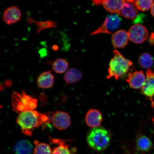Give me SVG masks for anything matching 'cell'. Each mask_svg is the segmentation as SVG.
<instances>
[{"instance_id":"1","label":"cell","mask_w":154,"mask_h":154,"mask_svg":"<svg viewBox=\"0 0 154 154\" xmlns=\"http://www.w3.org/2000/svg\"><path fill=\"white\" fill-rule=\"evenodd\" d=\"M50 115L40 113L35 110L23 112L17 117V123L24 134L31 136L34 128L51 121L52 117H50Z\"/></svg>"},{"instance_id":"2","label":"cell","mask_w":154,"mask_h":154,"mask_svg":"<svg viewBox=\"0 0 154 154\" xmlns=\"http://www.w3.org/2000/svg\"><path fill=\"white\" fill-rule=\"evenodd\" d=\"M111 138L110 132L103 127L92 128L86 136L88 145L97 152L103 151L109 147Z\"/></svg>"},{"instance_id":"3","label":"cell","mask_w":154,"mask_h":154,"mask_svg":"<svg viewBox=\"0 0 154 154\" xmlns=\"http://www.w3.org/2000/svg\"><path fill=\"white\" fill-rule=\"evenodd\" d=\"M113 52V57L109 63L106 79L114 78L116 80H118L128 72L133 63L131 61L126 59L117 50H114Z\"/></svg>"},{"instance_id":"4","label":"cell","mask_w":154,"mask_h":154,"mask_svg":"<svg viewBox=\"0 0 154 154\" xmlns=\"http://www.w3.org/2000/svg\"><path fill=\"white\" fill-rule=\"evenodd\" d=\"M11 100L13 110L17 113L33 111L37 106V99L28 95L24 91L21 92H13Z\"/></svg>"},{"instance_id":"5","label":"cell","mask_w":154,"mask_h":154,"mask_svg":"<svg viewBox=\"0 0 154 154\" xmlns=\"http://www.w3.org/2000/svg\"><path fill=\"white\" fill-rule=\"evenodd\" d=\"M121 21V19L118 15H109L100 26L91 32L90 36L102 33L113 34L120 26Z\"/></svg>"},{"instance_id":"6","label":"cell","mask_w":154,"mask_h":154,"mask_svg":"<svg viewBox=\"0 0 154 154\" xmlns=\"http://www.w3.org/2000/svg\"><path fill=\"white\" fill-rule=\"evenodd\" d=\"M128 33L129 40L136 44L143 43L149 36L147 29L143 25L138 24L131 26Z\"/></svg>"},{"instance_id":"7","label":"cell","mask_w":154,"mask_h":154,"mask_svg":"<svg viewBox=\"0 0 154 154\" xmlns=\"http://www.w3.org/2000/svg\"><path fill=\"white\" fill-rule=\"evenodd\" d=\"M51 122L56 128L60 130L66 129L71 124L70 115L68 113L61 111H56L53 113Z\"/></svg>"},{"instance_id":"8","label":"cell","mask_w":154,"mask_h":154,"mask_svg":"<svg viewBox=\"0 0 154 154\" xmlns=\"http://www.w3.org/2000/svg\"><path fill=\"white\" fill-rule=\"evenodd\" d=\"M49 141L51 144H56L54 147L51 154H75L76 149L71 148L66 140L54 138L49 137Z\"/></svg>"},{"instance_id":"9","label":"cell","mask_w":154,"mask_h":154,"mask_svg":"<svg viewBox=\"0 0 154 154\" xmlns=\"http://www.w3.org/2000/svg\"><path fill=\"white\" fill-rule=\"evenodd\" d=\"M146 79V77L142 71H136L128 74L126 82L131 88L139 89L143 87Z\"/></svg>"},{"instance_id":"10","label":"cell","mask_w":154,"mask_h":154,"mask_svg":"<svg viewBox=\"0 0 154 154\" xmlns=\"http://www.w3.org/2000/svg\"><path fill=\"white\" fill-rule=\"evenodd\" d=\"M22 13L20 9L16 6L9 7L3 13L2 20L6 24H14L20 20Z\"/></svg>"},{"instance_id":"11","label":"cell","mask_w":154,"mask_h":154,"mask_svg":"<svg viewBox=\"0 0 154 154\" xmlns=\"http://www.w3.org/2000/svg\"><path fill=\"white\" fill-rule=\"evenodd\" d=\"M103 120V115L98 109H90L86 115L85 123L90 128H94L100 127Z\"/></svg>"},{"instance_id":"12","label":"cell","mask_w":154,"mask_h":154,"mask_svg":"<svg viewBox=\"0 0 154 154\" xmlns=\"http://www.w3.org/2000/svg\"><path fill=\"white\" fill-rule=\"evenodd\" d=\"M129 40L128 32L123 30L116 31L112 36V43L115 49H121L126 47Z\"/></svg>"},{"instance_id":"13","label":"cell","mask_w":154,"mask_h":154,"mask_svg":"<svg viewBox=\"0 0 154 154\" xmlns=\"http://www.w3.org/2000/svg\"><path fill=\"white\" fill-rule=\"evenodd\" d=\"M142 94L151 100L154 96V72L148 69L146 72V81L142 88Z\"/></svg>"},{"instance_id":"14","label":"cell","mask_w":154,"mask_h":154,"mask_svg":"<svg viewBox=\"0 0 154 154\" xmlns=\"http://www.w3.org/2000/svg\"><path fill=\"white\" fill-rule=\"evenodd\" d=\"M136 149L140 153L149 152L153 147V143L151 140L144 134L138 135L135 142Z\"/></svg>"},{"instance_id":"15","label":"cell","mask_w":154,"mask_h":154,"mask_svg":"<svg viewBox=\"0 0 154 154\" xmlns=\"http://www.w3.org/2000/svg\"><path fill=\"white\" fill-rule=\"evenodd\" d=\"M138 10L134 1H125L120 15L128 19L135 18L138 14Z\"/></svg>"},{"instance_id":"16","label":"cell","mask_w":154,"mask_h":154,"mask_svg":"<svg viewBox=\"0 0 154 154\" xmlns=\"http://www.w3.org/2000/svg\"><path fill=\"white\" fill-rule=\"evenodd\" d=\"M54 82V76L51 70L43 72L38 76L37 79L38 85L40 88H51L53 85Z\"/></svg>"},{"instance_id":"17","label":"cell","mask_w":154,"mask_h":154,"mask_svg":"<svg viewBox=\"0 0 154 154\" xmlns=\"http://www.w3.org/2000/svg\"><path fill=\"white\" fill-rule=\"evenodd\" d=\"M124 2V0H104L103 5L104 8L109 12L113 14L120 15Z\"/></svg>"},{"instance_id":"18","label":"cell","mask_w":154,"mask_h":154,"mask_svg":"<svg viewBox=\"0 0 154 154\" xmlns=\"http://www.w3.org/2000/svg\"><path fill=\"white\" fill-rule=\"evenodd\" d=\"M82 77L81 71L75 68H70L65 72L63 79L67 84H73L79 81Z\"/></svg>"},{"instance_id":"19","label":"cell","mask_w":154,"mask_h":154,"mask_svg":"<svg viewBox=\"0 0 154 154\" xmlns=\"http://www.w3.org/2000/svg\"><path fill=\"white\" fill-rule=\"evenodd\" d=\"M33 146L28 140L23 139L15 144L14 150L15 154H31Z\"/></svg>"},{"instance_id":"20","label":"cell","mask_w":154,"mask_h":154,"mask_svg":"<svg viewBox=\"0 0 154 154\" xmlns=\"http://www.w3.org/2000/svg\"><path fill=\"white\" fill-rule=\"evenodd\" d=\"M29 23H34L35 26L37 27L36 31V34L39 33L45 29L56 28L57 26V23L55 21H53L51 20H47L42 22H38L34 20L31 18H29L27 20Z\"/></svg>"},{"instance_id":"21","label":"cell","mask_w":154,"mask_h":154,"mask_svg":"<svg viewBox=\"0 0 154 154\" xmlns=\"http://www.w3.org/2000/svg\"><path fill=\"white\" fill-rule=\"evenodd\" d=\"M69 63L66 59L58 58L52 63V68L57 74H61L66 72L68 68Z\"/></svg>"},{"instance_id":"22","label":"cell","mask_w":154,"mask_h":154,"mask_svg":"<svg viewBox=\"0 0 154 154\" xmlns=\"http://www.w3.org/2000/svg\"><path fill=\"white\" fill-rule=\"evenodd\" d=\"M138 63L140 66L144 69H150L153 64V59L149 53L140 54L138 58Z\"/></svg>"},{"instance_id":"23","label":"cell","mask_w":154,"mask_h":154,"mask_svg":"<svg viewBox=\"0 0 154 154\" xmlns=\"http://www.w3.org/2000/svg\"><path fill=\"white\" fill-rule=\"evenodd\" d=\"M34 144L35 146L34 154H51L52 150L49 144L40 143L37 140H35Z\"/></svg>"},{"instance_id":"24","label":"cell","mask_w":154,"mask_h":154,"mask_svg":"<svg viewBox=\"0 0 154 154\" xmlns=\"http://www.w3.org/2000/svg\"><path fill=\"white\" fill-rule=\"evenodd\" d=\"M154 1L152 0H136L134 3L138 11H145L151 9Z\"/></svg>"},{"instance_id":"25","label":"cell","mask_w":154,"mask_h":154,"mask_svg":"<svg viewBox=\"0 0 154 154\" xmlns=\"http://www.w3.org/2000/svg\"><path fill=\"white\" fill-rule=\"evenodd\" d=\"M104 0H100V1H93L92 2L93 4L95 5H103Z\"/></svg>"},{"instance_id":"26","label":"cell","mask_w":154,"mask_h":154,"mask_svg":"<svg viewBox=\"0 0 154 154\" xmlns=\"http://www.w3.org/2000/svg\"><path fill=\"white\" fill-rule=\"evenodd\" d=\"M151 15L154 17V2L151 9Z\"/></svg>"},{"instance_id":"27","label":"cell","mask_w":154,"mask_h":154,"mask_svg":"<svg viewBox=\"0 0 154 154\" xmlns=\"http://www.w3.org/2000/svg\"><path fill=\"white\" fill-rule=\"evenodd\" d=\"M5 85L9 86L10 85H11V81L10 80H6L5 82Z\"/></svg>"},{"instance_id":"28","label":"cell","mask_w":154,"mask_h":154,"mask_svg":"<svg viewBox=\"0 0 154 154\" xmlns=\"http://www.w3.org/2000/svg\"><path fill=\"white\" fill-rule=\"evenodd\" d=\"M52 49L54 51H57L59 49V47L57 45H54L52 46Z\"/></svg>"},{"instance_id":"29","label":"cell","mask_w":154,"mask_h":154,"mask_svg":"<svg viewBox=\"0 0 154 154\" xmlns=\"http://www.w3.org/2000/svg\"><path fill=\"white\" fill-rule=\"evenodd\" d=\"M152 121L153 123L154 126V118H153V117L152 118Z\"/></svg>"}]
</instances>
